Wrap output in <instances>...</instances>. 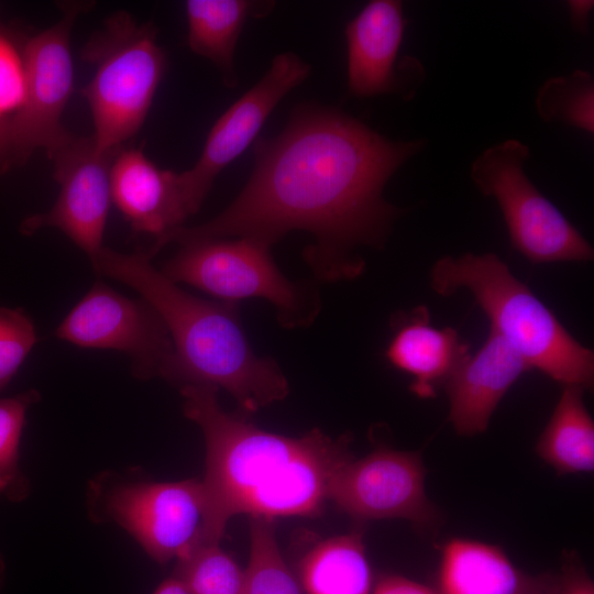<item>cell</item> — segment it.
Returning <instances> with one entry per match:
<instances>
[{
    "instance_id": "cell-1",
    "label": "cell",
    "mask_w": 594,
    "mask_h": 594,
    "mask_svg": "<svg viewBox=\"0 0 594 594\" xmlns=\"http://www.w3.org/2000/svg\"><path fill=\"white\" fill-rule=\"evenodd\" d=\"M425 144L392 141L339 110L306 105L277 136L256 141L253 172L221 213L175 229L152 251L232 238L272 248L302 230L315 237L304 257L316 280L356 278L365 268L356 250L383 248L405 211L384 199L385 185Z\"/></svg>"
},
{
    "instance_id": "cell-2",
    "label": "cell",
    "mask_w": 594,
    "mask_h": 594,
    "mask_svg": "<svg viewBox=\"0 0 594 594\" xmlns=\"http://www.w3.org/2000/svg\"><path fill=\"white\" fill-rule=\"evenodd\" d=\"M183 413L201 430L206 444V513L199 544L220 543L228 521L251 517H317L328 501L334 473L353 459L351 438H332L318 428L300 437L261 429L226 411L219 388H179Z\"/></svg>"
},
{
    "instance_id": "cell-3",
    "label": "cell",
    "mask_w": 594,
    "mask_h": 594,
    "mask_svg": "<svg viewBox=\"0 0 594 594\" xmlns=\"http://www.w3.org/2000/svg\"><path fill=\"white\" fill-rule=\"evenodd\" d=\"M92 267L138 292L161 317L173 348L162 375L168 383L222 388L249 414L289 394L277 362L254 352L238 304L191 295L156 270L143 251L124 254L103 246Z\"/></svg>"
},
{
    "instance_id": "cell-4",
    "label": "cell",
    "mask_w": 594,
    "mask_h": 594,
    "mask_svg": "<svg viewBox=\"0 0 594 594\" xmlns=\"http://www.w3.org/2000/svg\"><path fill=\"white\" fill-rule=\"evenodd\" d=\"M430 286L440 296L468 289L488 318L491 329L530 370L563 386L592 387L593 351L581 344L495 254L443 256L431 267Z\"/></svg>"
},
{
    "instance_id": "cell-5",
    "label": "cell",
    "mask_w": 594,
    "mask_h": 594,
    "mask_svg": "<svg viewBox=\"0 0 594 594\" xmlns=\"http://www.w3.org/2000/svg\"><path fill=\"white\" fill-rule=\"evenodd\" d=\"M152 23H136L123 11L82 47L95 74L81 95L89 103L97 150L117 152L143 125L166 68Z\"/></svg>"
},
{
    "instance_id": "cell-6",
    "label": "cell",
    "mask_w": 594,
    "mask_h": 594,
    "mask_svg": "<svg viewBox=\"0 0 594 594\" xmlns=\"http://www.w3.org/2000/svg\"><path fill=\"white\" fill-rule=\"evenodd\" d=\"M88 517L123 528L160 564L177 561L200 542L206 495L201 480L156 482L139 469L103 471L86 491Z\"/></svg>"
},
{
    "instance_id": "cell-7",
    "label": "cell",
    "mask_w": 594,
    "mask_h": 594,
    "mask_svg": "<svg viewBox=\"0 0 594 594\" xmlns=\"http://www.w3.org/2000/svg\"><path fill=\"white\" fill-rule=\"evenodd\" d=\"M161 271L172 282L190 285L220 301L264 299L274 306L278 323L286 329L308 327L321 309L312 282L287 278L271 248L249 239L184 244Z\"/></svg>"
},
{
    "instance_id": "cell-8",
    "label": "cell",
    "mask_w": 594,
    "mask_h": 594,
    "mask_svg": "<svg viewBox=\"0 0 594 594\" xmlns=\"http://www.w3.org/2000/svg\"><path fill=\"white\" fill-rule=\"evenodd\" d=\"M529 147L509 139L486 148L471 166V178L503 213L510 243L529 262H585L593 248L534 186L524 172Z\"/></svg>"
},
{
    "instance_id": "cell-9",
    "label": "cell",
    "mask_w": 594,
    "mask_h": 594,
    "mask_svg": "<svg viewBox=\"0 0 594 594\" xmlns=\"http://www.w3.org/2000/svg\"><path fill=\"white\" fill-rule=\"evenodd\" d=\"M88 6L65 2L58 22L24 45L23 95L9 120L11 151L20 160L36 148H44L51 156L73 135L61 122L74 82L70 32L77 15Z\"/></svg>"
},
{
    "instance_id": "cell-10",
    "label": "cell",
    "mask_w": 594,
    "mask_h": 594,
    "mask_svg": "<svg viewBox=\"0 0 594 594\" xmlns=\"http://www.w3.org/2000/svg\"><path fill=\"white\" fill-rule=\"evenodd\" d=\"M54 334L80 348L124 352L131 358L133 374L142 380L162 377L173 353L167 329L154 308L102 282L92 285Z\"/></svg>"
},
{
    "instance_id": "cell-11",
    "label": "cell",
    "mask_w": 594,
    "mask_h": 594,
    "mask_svg": "<svg viewBox=\"0 0 594 594\" xmlns=\"http://www.w3.org/2000/svg\"><path fill=\"white\" fill-rule=\"evenodd\" d=\"M425 477L418 452L380 448L334 473L328 501L359 520L405 519L429 528L440 514L427 496Z\"/></svg>"
},
{
    "instance_id": "cell-12",
    "label": "cell",
    "mask_w": 594,
    "mask_h": 594,
    "mask_svg": "<svg viewBox=\"0 0 594 594\" xmlns=\"http://www.w3.org/2000/svg\"><path fill=\"white\" fill-rule=\"evenodd\" d=\"M119 151L100 152L91 136L72 135L50 156L59 184L55 204L47 212L25 219L22 232L32 234L43 228H56L87 254L92 265L103 249L112 201L110 170Z\"/></svg>"
},
{
    "instance_id": "cell-13",
    "label": "cell",
    "mask_w": 594,
    "mask_h": 594,
    "mask_svg": "<svg viewBox=\"0 0 594 594\" xmlns=\"http://www.w3.org/2000/svg\"><path fill=\"white\" fill-rule=\"evenodd\" d=\"M309 73L310 66L292 52L275 56L264 76L217 120L196 164L179 173L193 213L220 172L251 145L279 101Z\"/></svg>"
},
{
    "instance_id": "cell-14",
    "label": "cell",
    "mask_w": 594,
    "mask_h": 594,
    "mask_svg": "<svg viewBox=\"0 0 594 594\" xmlns=\"http://www.w3.org/2000/svg\"><path fill=\"white\" fill-rule=\"evenodd\" d=\"M405 28L403 4L395 0L371 1L348 23V86L353 96L415 94L422 66L410 57L397 65Z\"/></svg>"
},
{
    "instance_id": "cell-15",
    "label": "cell",
    "mask_w": 594,
    "mask_h": 594,
    "mask_svg": "<svg viewBox=\"0 0 594 594\" xmlns=\"http://www.w3.org/2000/svg\"><path fill=\"white\" fill-rule=\"evenodd\" d=\"M111 199L132 230L154 242L193 215L179 173L157 167L138 148H121L110 170Z\"/></svg>"
},
{
    "instance_id": "cell-16",
    "label": "cell",
    "mask_w": 594,
    "mask_h": 594,
    "mask_svg": "<svg viewBox=\"0 0 594 594\" xmlns=\"http://www.w3.org/2000/svg\"><path fill=\"white\" fill-rule=\"evenodd\" d=\"M530 369L494 330L479 351L469 354L443 384L449 398V421L457 433L484 432L508 389Z\"/></svg>"
},
{
    "instance_id": "cell-17",
    "label": "cell",
    "mask_w": 594,
    "mask_h": 594,
    "mask_svg": "<svg viewBox=\"0 0 594 594\" xmlns=\"http://www.w3.org/2000/svg\"><path fill=\"white\" fill-rule=\"evenodd\" d=\"M392 328L385 358L393 367L413 377L410 389L420 398L433 397L437 386L443 385L470 354L469 344L455 329L431 324L426 306L395 315Z\"/></svg>"
},
{
    "instance_id": "cell-18",
    "label": "cell",
    "mask_w": 594,
    "mask_h": 594,
    "mask_svg": "<svg viewBox=\"0 0 594 594\" xmlns=\"http://www.w3.org/2000/svg\"><path fill=\"white\" fill-rule=\"evenodd\" d=\"M440 594H559V582L519 570L497 546L465 538L444 543Z\"/></svg>"
},
{
    "instance_id": "cell-19",
    "label": "cell",
    "mask_w": 594,
    "mask_h": 594,
    "mask_svg": "<svg viewBox=\"0 0 594 594\" xmlns=\"http://www.w3.org/2000/svg\"><path fill=\"white\" fill-rule=\"evenodd\" d=\"M584 389L564 385L541 432L536 452L560 474L594 469V422L583 400Z\"/></svg>"
},
{
    "instance_id": "cell-20",
    "label": "cell",
    "mask_w": 594,
    "mask_h": 594,
    "mask_svg": "<svg viewBox=\"0 0 594 594\" xmlns=\"http://www.w3.org/2000/svg\"><path fill=\"white\" fill-rule=\"evenodd\" d=\"M305 594H371L372 570L362 535L351 532L316 543L301 559Z\"/></svg>"
},
{
    "instance_id": "cell-21",
    "label": "cell",
    "mask_w": 594,
    "mask_h": 594,
    "mask_svg": "<svg viewBox=\"0 0 594 594\" xmlns=\"http://www.w3.org/2000/svg\"><path fill=\"white\" fill-rule=\"evenodd\" d=\"M256 4L245 0H188L186 18L190 50L210 59L228 87L237 86L234 53L246 18Z\"/></svg>"
},
{
    "instance_id": "cell-22",
    "label": "cell",
    "mask_w": 594,
    "mask_h": 594,
    "mask_svg": "<svg viewBox=\"0 0 594 594\" xmlns=\"http://www.w3.org/2000/svg\"><path fill=\"white\" fill-rule=\"evenodd\" d=\"M243 594H305L284 560L272 519L251 517L250 558Z\"/></svg>"
},
{
    "instance_id": "cell-23",
    "label": "cell",
    "mask_w": 594,
    "mask_h": 594,
    "mask_svg": "<svg viewBox=\"0 0 594 594\" xmlns=\"http://www.w3.org/2000/svg\"><path fill=\"white\" fill-rule=\"evenodd\" d=\"M536 109L549 123L561 122L588 133L594 131V82L590 73L549 78L538 90Z\"/></svg>"
},
{
    "instance_id": "cell-24",
    "label": "cell",
    "mask_w": 594,
    "mask_h": 594,
    "mask_svg": "<svg viewBox=\"0 0 594 594\" xmlns=\"http://www.w3.org/2000/svg\"><path fill=\"white\" fill-rule=\"evenodd\" d=\"M190 594H243L245 572L220 543L194 547L176 561L174 575Z\"/></svg>"
},
{
    "instance_id": "cell-25",
    "label": "cell",
    "mask_w": 594,
    "mask_h": 594,
    "mask_svg": "<svg viewBox=\"0 0 594 594\" xmlns=\"http://www.w3.org/2000/svg\"><path fill=\"white\" fill-rule=\"evenodd\" d=\"M41 399L36 389L0 398V497L21 502L30 493V483L20 469V443L30 407Z\"/></svg>"
},
{
    "instance_id": "cell-26",
    "label": "cell",
    "mask_w": 594,
    "mask_h": 594,
    "mask_svg": "<svg viewBox=\"0 0 594 594\" xmlns=\"http://www.w3.org/2000/svg\"><path fill=\"white\" fill-rule=\"evenodd\" d=\"M37 341L35 326L22 308L0 306V391L8 386Z\"/></svg>"
},
{
    "instance_id": "cell-27",
    "label": "cell",
    "mask_w": 594,
    "mask_h": 594,
    "mask_svg": "<svg viewBox=\"0 0 594 594\" xmlns=\"http://www.w3.org/2000/svg\"><path fill=\"white\" fill-rule=\"evenodd\" d=\"M23 95L21 55L0 32V118L19 107Z\"/></svg>"
},
{
    "instance_id": "cell-28",
    "label": "cell",
    "mask_w": 594,
    "mask_h": 594,
    "mask_svg": "<svg viewBox=\"0 0 594 594\" xmlns=\"http://www.w3.org/2000/svg\"><path fill=\"white\" fill-rule=\"evenodd\" d=\"M559 594H594V584L580 563L571 560L565 564Z\"/></svg>"
},
{
    "instance_id": "cell-29",
    "label": "cell",
    "mask_w": 594,
    "mask_h": 594,
    "mask_svg": "<svg viewBox=\"0 0 594 594\" xmlns=\"http://www.w3.org/2000/svg\"><path fill=\"white\" fill-rule=\"evenodd\" d=\"M371 594H440L432 587L400 575H384Z\"/></svg>"
},
{
    "instance_id": "cell-30",
    "label": "cell",
    "mask_w": 594,
    "mask_h": 594,
    "mask_svg": "<svg viewBox=\"0 0 594 594\" xmlns=\"http://www.w3.org/2000/svg\"><path fill=\"white\" fill-rule=\"evenodd\" d=\"M593 8V1H569L571 22L580 32H586L588 29V15Z\"/></svg>"
},
{
    "instance_id": "cell-31",
    "label": "cell",
    "mask_w": 594,
    "mask_h": 594,
    "mask_svg": "<svg viewBox=\"0 0 594 594\" xmlns=\"http://www.w3.org/2000/svg\"><path fill=\"white\" fill-rule=\"evenodd\" d=\"M153 594H190L185 585L175 576L163 581Z\"/></svg>"
},
{
    "instance_id": "cell-32",
    "label": "cell",
    "mask_w": 594,
    "mask_h": 594,
    "mask_svg": "<svg viewBox=\"0 0 594 594\" xmlns=\"http://www.w3.org/2000/svg\"><path fill=\"white\" fill-rule=\"evenodd\" d=\"M9 151H11L9 120H3L0 118V158Z\"/></svg>"
},
{
    "instance_id": "cell-33",
    "label": "cell",
    "mask_w": 594,
    "mask_h": 594,
    "mask_svg": "<svg viewBox=\"0 0 594 594\" xmlns=\"http://www.w3.org/2000/svg\"><path fill=\"white\" fill-rule=\"evenodd\" d=\"M4 575H6V563L2 558V554L0 553V592L3 585Z\"/></svg>"
}]
</instances>
